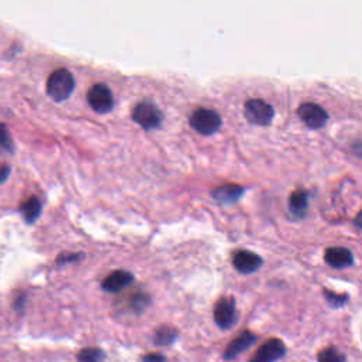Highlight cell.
I'll list each match as a JSON object with an SVG mask.
<instances>
[{"label": "cell", "instance_id": "19", "mask_svg": "<svg viewBox=\"0 0 362 362\" xmlns=\"http://www.w3.org/2000/svg\"><path fill=\"white\" fill-rule=\"evenodd\" d=\"M80 362H104L105 351L101 348H84L78 352Z\"/></svg>", "mask_w": 362, "mask_h": 362}, {"label": "cell", "instance_id": "14", "mask_svg": "<svg viewBox=\"0 0 362 362\" xmlns=\"http://www.w3.org/2000/svg\"><path fill=\"white\" fill-rule=\"evenodd\" d=\"M42 201L37 199V197H30L27 201H24L20 207V212L27 224H35L40 214H42Z\"/></svg>", "mask_w": 362, "mask_h": 362}, {"label": "cell", "instance_id": "17", "mask_svg": "<svg viewBox=\"0 0 362 362\" xmlns=\"http://www.w3.org/2000/svg\"><path fill=\"white\" fill-rule=\"evenodd\" d=\"M15 152L13 139L5 123H0V157L12 154Z\"/></svg>", "mask_w": 362, "mask_h": 362}, {"label": "cell", "instance_id": "20", "mask_svg": "<svg viewBox=\"0 0 362 362\" xmlns=\"http://www.w3.org/2000/svg\"><path fill=\"white\" fill-rule=\"evenodd\" d=\"M324 296L327 302L330 303L333 307H343L345 306V303L348 302V296L347 294H337V293H333V291H328V290H324Z\"/></svg>", "mask_w": 362, "mask_h": 362}, {"label": "cell", "instance_id": "3", "mask_svg": "<svg viewBox=\"0 0 362 362\" xmlns=\"http://www.w3.org/2000/svg\"><path fill=\"white\" fill-rule=\"evenodd\" d=\"M132 118H134V120L146 130L156 129L163 122L161 111L153 102L149 101H143L138 104L134 112H132Z\"/></svg>", "mask_w": 362, "mask_h": 362}, {"label": "cell", "instance_id": "2", "mask_svg": "<svg viewBox=\"0 0 362 362\" xmlns=\"http://www.w3.org/2000/svg\"><path fill=\"white\" fill-rule=\"evenodd\" d=\"M190 125L195 132H199L200 135L210 136L218 132V129L222 125V119L215 111L200 108L194 111V114L191 115Z\"/></svg>", "mask_w": 362, "mask_h": 362}, {"label": "cell", "instance_id": "16", "mask_svg": "<svg viewBox=\"0 0 362 362\" xmlns=\"http://www.w3.org/2000/svg\"><path fill=\"white\" fill-rule=\"evenodd\" d=\"M177 340V330L169 325H163L157 328L154 333V344L159 347L172 345Z\"/></svg>", "mask_w": 362, "mask_h": 362}, {"label": "cell", "instance_id": "13", "mask_svg": "<svg viewBox=\"0 0 362 362\" xmlns=\"http://www.w3.org/2000/svg\"><path fill=\"white\" fill-rule=\"evenodd\" d=\"M244 194V188L238 184H225L214 190L212 197L221 204L237 203Z\"/></svg>", "mask_w": 362, "mask_h": 362}, {"label": "cell", "instance_id": "5", "mask_svg": "<svg viewBox=\"0 0 362 362\" xmlns=\"http://www.w3.org/2000/svg\"><path fill=\"white\" fill-rule=\"evenodd\" d=\"M245 116L252 125L268 126L275 116V109L263 100H249L245 104Z\"/></svg>", "mask_w": 362, "mask_h": 362}, {"label": "cell", "instance_id": "1", "mask_svg": "<svg viewBox=\"0 0 362 362\" xmlns=\"http://www.w3.org/2000/svg\"><path fill=\"white\" fill-rule=\"evenodd\" d=\"M75 89L74 75L65 69L55 70L47 80V93L55 102H64Z\"/></svg>", "mask_w": 362, "mask_h": 362}, {"label": "cell", "instance_id": "10", "mask_svg": "<svg viewBox=\"0 0 362 362\" xmlns=\"http://www.w3.org/2000/svg\"><path fill=\"white\" fill-rule=\"evenodd\" d=\"M255 343H256V336L253 333H251V332L241 333L235 340L229 343V345L224 351V359H226V361L235 359L239 354L249 350Z\"/></svg>", "mask_w": 362, "mask_h": 362}, {"label": "cell", "instance_id": "9", "mask_svg": "<svg viewBox=\"0 0 362 362\" xmlns=\"http://www.w3.org/2000/svg\"><path fill=\"white\" fill-rule=\"evenodd\" d=\"M233 263L238 272H241L244 275H249V273L256 272L263 265V260L259 255H256L253 252L238 251L234 255Z\"/></svg>", "mask_w": 362, "mask_h": 362}, {"label": "cell", "instance_id": "22", "mask_svg": "<svg viewBox=\"0 0 362 362\" xmlns=\"http://www.w3.org/2000/svg\"><path fill=\"white\" fill-rule=\"evenodd\" d=\"M142 359H143V362H168L166 356L161 355V354H157V352L146 354Z\"/></svg>", "mask_w": 362, "mask_h": 362}, {"label": "cell", "instance_id": "21", "mask_svg": "<svg viewBox=\"0 0 362 362\" xmlns=\"http://www.w3.org/2000/svg\"><path fill=\"white\" fill-rule=\"evenodd\" d=\"M149 303H150L149 296H146V294H143V293H139V294L134 296V298H132V300H130L132 309H134V310L138 311V313L143 311V310L147 307Z\"/></svg>", "mask_w": 362, "mask_h": 362}, {"label": "cell", "instance_id": "6", "mask_svg": "<svg viewBox=\"0 0 362 362\" xmlns=\"http://www.w3.org/2000/svg\"><path fill=\"white\" fill-rule=\"evenodd\" d=\"M88 104L96 114H108L114 108L112 91L105 84H96L88 91Z\"/></svg>", "mask_w": 362, "mask_h": 362}, {"label": "cell", "instance_id": "11", "mask_svg": "<svg viewBox=\"0 0 362 362\" xmlns=\"http://www.w3.org/2000/svg\"><path fill=\"white\" fill-rule=\"evenodd\" d=\"M325 262L328 265L336 268V269H344L351 266L354 263V256L352 252L347 248L343 246H334V248H328L324 255Z\"/></svg>", "mask_w": 362, "mask_h": 362}, {"label": "cell", "instance_id": "24", "mask_svg": "<svg viewBox=\"0 0 362 362\" xmlns=\"http://www.w3.org/2000/svg\"><path fill=\"white\" fill-rule=\"evenodd\" d=\"M24 296H21V298L20 299H17V302H16V305H15V307H16V310H19V311H21L23 310V307H24Z\"/></svg>", "mask_w": 362, "mask_h": 362}, {"label": "cell", "instance_id": "4", "mask_svg": "<svg viewBox=\"0 0 362 362\" xmlns=\"http://www.w3.org/2000/svg\"><path fill=\"white\" fill-rule=\"evenodd\" d=\"M214 320L221 330H229L238 321L237 303L233 298H222L214 307Z\"/></svg>", "mask_w": 362, "mask_h": 362}, {"label": "cell", "instance_id": "7", "mask_svg": "<svg viewBox=\"0 0 362 362\" xmlns=\"http://www.w3.org/2000/svg\"><path fill=\"white\" fill-rule=\"evenodd\" d=\"M287 348L279 338H271L263 343L253 354L249 362H276L284 356Z\"/></svg>", "mask_w": 362, "mask_h": 362}, {"label": "cell", "instance_id": "12", "mask_svg": "<svg viewBox=\"0 0 362 362\" xmlns=\"http://www.w3.org/2000/svg\"><path fill=\"white\" fill-rule=\"evenodd\" d=\"M135 276L126 271H115L102 282V289L108 293H119L134 283Z\"/></svg>", "mask_w": 362, "mask_h": 362}, {"label": "cell", "instance_id": "23", "mask_svg": "<svg viewBox=\"0 0 362 362\" xmlns=\"http://www.w3.org/2000/svg\"><path fill=\"white\" fill-rule=\"evenodd\" d=\"M12 173V168L6 163H0V184L5 183Z\"/></svg>", "mask_w": 362, "mask_h": 362}, {"label": "cell", "instance_id": "15", "mask_svg": "<svg viewBox=\"0 0 362 362\" xmlns=\"http://www.w3.org/2000/svg\"><path fill=\"white\" fill-rule=\"evenodd\" d=\"M290 210L296 215H303L309 208V195L303 190L294 191L290 197Z\"/></svg>", "mask_w": 362, "mask_h": 362}, {"label": "cell", "instance_id": "18", "mask_svg": "<svg viewBox=\"0 0 362 362\" xmlns=\"http://www.w3.org/2000/svg\"><path fill=\"white\" fill-rule=\"evenodd\" d=\"M317 362H347V356L336 347H327L318 352Z\"/></svg>", "mask_w": 362, "mask_h": 362}, {"label": "cell", "instance_id": "25", "mask_svg": "<svg viewBox=\"0 0 362 362\" xmlns=\"http://www.w3.org/2000/svg\"><path fill=\"white\" fill-rule=\"evenodd\" d=\"M355 225H356L359 229H362V211L356 215V218H355Z\"/></svg>", "mask_w": 362, "mask_h": 362}, {"label": "cell", "instance_id": "8", "mask_svg": "<svg viewBox=\"0 0 362 362\" xmlns=\"http://www.w3.org/2000/svg\"><path fill=\"white\" fill-rule=\"evenodd\" d=\"M298 114H299L300 119L311 129H320L328 120L327 112L320 105L313 104V102H306V104L300 105V108L298 109Z\"/></svg>", "mask_w": 362, "mask_h": 362}]
</instances>
